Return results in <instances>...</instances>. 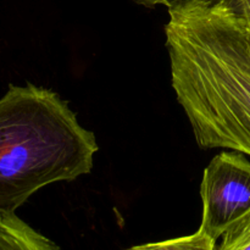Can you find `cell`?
<instances>
[{
  "instance_id": "6da1fadb",
  "label": "cell",
  "mask_w": 250,
  "mask_h": 250,
  "mask_svg": "<svg viewBox=\"0 0 250 250\" xmlns=\"http://www.w3.org/2000/svg\"><path fill=\"white\" fill-rule=\"evenodd\" d=\"M171 82L198 146L250 156V36L224 2L168 7Z\"/></svg>"
},
{
  "instance_id": "7a4b0ae2",
  "label": "cell",
  "mask_w": 250,
  "mask_h": 250,
  "mask_svg": "<svg viewBox=\"0 0 250 250\" xmlns=\"http://www.w3.org/2000/svg\"><path fill=\"white\" fill-rule=\"evenodd\" d=\"M98 150L58 93L10 84L0 98V214H16L45 186L89 173Z\"/></svg>"
},
{
  "instance_id": "3957f363",
  "label": "cell",
  "mask_w": 250,
  "mask_h": 250,
  "mask_svg": "<svg viewBox=\"0 0 250 250\" xmlns=\"http://www.w3.org/2000/svg\"><path fill=\"white\" fill-rule=\"evenodd\" d=\"M199 229L214 239L250 214V161L242 153H220L203 175Z\"/></svg>"
},
{
  "instance_id": "277c9868",
  "label": "cell",
  "mask_w": 250,
  "mask_h": 250,
  "mask_svg": "<svg viewBox=\"0 0 250 250\" xmlns=\"http://www.w3.org/2000/svg\"><path fill=\"white\" fill-rule=\"evenodd\" d=\"M0 250H60L16 214H0Z\"/></svg>"
},
{
  "instance_id": "5b68a950",
  "label": "cell",
  "mask_w": 250,
  "mask_h": 250,
  "mask_svg": "<svg viewBox=\"0 0 250 250\" xmlns=\"http://www.w3.org/2000/svg\"><path fill=\"white\" fill-rule=\"evenodd\" d=\"M127 250H216V239L199 229L189 236L141 244Z\"/></svg>"
},
{
  "instance_id": "8992f818",
  "label": "cell",
  "mask_w": 250,
  "mask_h": 250,
  "mask_svg": "<svg viewBox=\"0 0 250 250\" xmlns=\"http://www.w3.org/2000/svg\"><path fill=\"white\" fill-rule=\"evenodd\" d=\"M216 250H250V214L222 234V242Z\"/></svg>"
},
{
  "instance_id": "52a82bcc",
  "label": "cell",
  "mask_w": 250,
  "mask_h": 250,
  "mask_svg": "<svg viewBox=\"0 0 250 250\" xmlns=\"http://www.w3.org/2000/svg\"><path fill=\"white\" fill-rule=\"evenodd\" d=\"M136 1L137 4L143 5V6L146 7H155V6H166L172 7L175 5L182 4V2L189 1V0H133ZM202 1H207V2H221L224 0H202Z\"/></svg>"
},
{
  "instance_id": "ba28073f",
  "label": "cell",
  "mask_w": 250,
  "mask_h": 250,
  "mask_svg": "<svg viewBox=\"0 0 250 250\" xmlns=\"http://www.w3.org/2000/svg\"><path fill=\"white\" fill-rule=\"evenodd\" d=\"M224 4H226L229 9L236 12L250 11V0H224Z\"/></svg>"
},
{
  "instance_id": "9c48e42d",
  "label": "cell",
  "mask_w": 250,
  "mask_h": 250,
  "mask_svg": "<svg viewBox=\"0 0 250 250\" xmlns=\"http://www.w3.org/2000/svg\"><path fill=\"white\" fill-rule=\"evenodd\" d=\"M232 11H233V10H232ZM233 12L239 17V19H241V21L243 22L244 27H246L247 32H248V34L250 36V11H243V12L233 11Z\"/></svg>"
}]
</instances>
